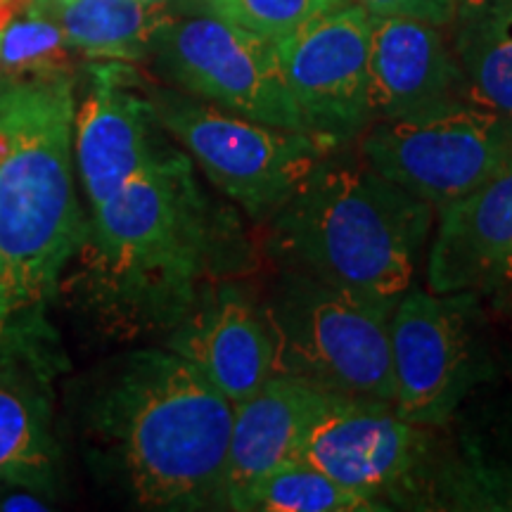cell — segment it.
I'll return each instance as SVG.
<instances>
[{
    "mask_svg": "<svg viewBox=\"0 0 512 512\" xmlns=\"http://www.w3.org/2000/svg\"><path fill=\"white\" fill-rule=\"evenodd\" d=\"M72 53L60 24L27 12L0 31V76L72 72Z\"/></svg>",
    "mask_w": 512,
    "mask_h": 512,
    "instance_id": "22",
    "label": "cell"
},
{
    "mask_svg": "<svg viewBox=\"0 0 512 512\" xmlns=\"http://www.w3.org/2000/svg\"><path fill=\"white\" fill-rule=\"evenodd\" d=\"M249 268L252 245L235 209L211 200L195 162L164 143L124 188L91 207L60 290L100 335L131 342L171 332L209 287Z\"/></svg>",
    "mask_w": 512,
    "mask_h": 512,
    "instance_id": "1",
    "label": "cell"
},
{
    "mask_svg": "<svg viewBox=\"0 0 512 512\" xmlns=\"http://www.w3.org/2000/svg\"><path fill=\"white\" fill-rule=\"evenodd\" d=\"M202 3L204 10L214 12L235 27L266 41H278L309 19L347 0H202Z\"/></svg>",
    "mask_w": 512,
    "mask_h": 512,
    "instance_id": "23",
    "label": "cell"
},
{
    "mask_svg": "<svg viewBox=\"0 0 512 512\" xmlns=\"http://www.w3.org/2000/svg\"><path fill=\"white\" fill-rule=\"evenodd\" d=\"M53 10V0H31V15H50Z\"/></svg>",
    "mask_w": 512,
    "mask_h": 512,
    "instance_id": "27",
    "label": "cell"
},
{
    "mask_svg": "<svg viewBox=\"0 0 512 512\" xmlns=\"http://www.w3.org/2000/svg\"><path fill=\"white\" fill-rule=\"evenodd\" d=\"M287 93L306 128L349 145L373 124L368 105L370 15L361 5H337L273 41Z\"/></svg>",
    "mask_w": 512,
    "mask_h": 512,
    "instance_id": "10",
    "label": "cell"
},
{
    "mask_svg": "<svg viewBox=\"0 0 512 512\" xmlns=\"http://www.w3.org/2000/svg\"><path fill=\"white\" fill-rule=\"evenodd\" d=\"M145 3H157V5H169V8H174L178 3H185V0H145Z\"/></svg>",
    "mask_w": 512,
    "mask_h": 512,
    "instance_id": "28",
    "label": "cell"
},
{
    "mask_svg": "<svg viewBox=\"0 0 512 512\" xmlns=\"http://www.w3.org/2000/svg\"><path fill=\"white\" fill-rule=\"evenodd\" d=\"M233 413L169 347L107 361L79 401L91 467L140 510H221Z\"/></svg>",
    "mask_w": 512,
    "mask_h": 512,
    "instance_id": "2",
    "label": "cell"
},
{
    "mask_svg": "<svg viewBox=\"0 0 512 512\" xmlns=\"http://www.w3.org/2000/svg\"><path fill=\"white\" fill-rule=\"evenodd\" d=\"M259 299L275 339V375L394 406L389 323L396 302L290 266H280L271 290Z\"/></svg>",
    "mask_w": 512,
    "mask_h": 512,
    "instance_id": "5",
    "label": "cell"
},
{
    "mask_svg": "<svg viewBox=\"0 0 512 512\" xmlns=\"http://www.w3.org/2000/svg\"><path fill=\"white\" fill-rule=\"evenodd\" d=\"M432 427L415 425L387 401L332 394L297 460L392 510L432 453Z\"/></svg>",
    "mask_w": 512,
    "mask_h": 512,
    "instance_id": "11",
    "label": "cell"
},
{
    "mask_svg": "<svg viewBox=\"0 0 512 512\" xmlns=\"http://www.w3.org/2000/svg\"><path fill=\"white\" fill-rule=\"evenodd\" d=\"M446 29L472 98L512 121V0H460Z\"/></svg>",
    "mask_w": 512,
    "mask_h": 512,
    "instance_id": "18",
    "label": "cell"
},
{
    "mask_svg": "<svg viewBox=\"0 0 512 512\" xmlns=\"http://www.w3.org/2000/svg\"><path fill=\"white\" fill-rule=\"evenodd\" d=\"M166 347L190 361L233 406L275 375V339L264 306L238 278L209 287L169 332Z\"/></svg>",
    "mask_w": 512,
    "mask_h": 512,
    "instance_id": "13",
    "label": "cell"
},
{
    "mask_svg": "<svg viewBox=\"0 0 512 512\" xmlns=\"http://www.w3.org/2000/svg\"><path fill=\"white\" fill-rule=\"evenodd\" d=\"M434 214L344 145L320 159L268 219V247L280 266L399 302L427 254Z\"/></svg>",
    "mask_w": 512,
    "mask_h": 512,
    "instance_id": "4",
    "label": "cell"
},
{
    "mask_svg": "<svg viewBox=\"0 0 512 512\" xmlns=\"http://www.w3.org/2000/svg\"><path fill=\"white\" fill-rule=\"evenodd\" d=\"M57 444L34 396L0 380V486L55 489Z\"/></svg>",
    "mask_w": 512,
    "mask_h": 512,
    "instance_id": "20",
    "label": "cell"
},
{
    "mask_svg": "<svg viewBox=\"0 0 512 512\" xmlns=\"http://www.w3.org/2000/svg\"><path fill=\"white\" fill-rule=\"evenodd\" d=\"M150 57L178 91L261 124L309 131L280 76L273 41L214 12L176 17Z\"/></svg>",
    "mask_w": 512,
    "mask_h": 512,
    "instance_id": "9",
    "label": "cell"
},
{
    "mask_svg": "<svg viewBox=\"0 0 512 512\" xmlns=\"http://www.w3.org/2000/svg\"><path fill=\"white\" fill-rule=\"evenodd\" d=\"M0 508L3 510H48V505H43V501L38 496L17 494V496L5 498Z\"/></svg>",
    "mask_w": 512,
    "mask_h": 512,
    "instance_id": "26",
    "label": "cell"
},
{
    "mask_svg": "<svg viewBox=\"0 0 512 512\" xmlns=\"http://www.w3.org/2000/svg\"><path fill=\"white\" fill-rule=\"evenodd\" d=\"M178 15L145 0H74L60 8L67 46L100 62H140Z\"/></svg>",
    "mask_w": 512,
    "mask_h": 512,
    "instance_id": "19",
    "label": "cell"
},
{
    "mask_svg": "<svg viewBox=\"0 0 512 512\" xmlns=\"http://www.w3.org/2000/svg\"><path fill=\"white\" fill-rule=\"evenodd\" d=\"M373 17H403L448 27L460 0H351Z\"/></svg>",
    "mask_w": 512,
    "mask_h": 512,
    "instance_id": "24",
    "label": "cell"
},
{
    "mask_svg": "<svg viewBox=\"0 0 512 512\" xmlns=\"http://www.w3.org/2000/svg\"><path fill=\"white\" fill-rule=\"evenodd\" d=\"M27 12H31V0H0V31Z\"/></svg>",
    "mask_w": 512,
    "mask_h": 512,
    "instance_id": "25",
    "label": "cell"
},
{
    "mask_svg": "<svg viewBox=\"0 0 512 512\" xmlns=\"http://www.w3.org/2000/svg\"><path fill=\"white\" fill-rule=\"evenodd\" d=\"M74 74L0 76V351L36 342L83 240Z\"/></svg>",
    "mask_w": 512,
    "mask_h": 512,
    "instance_id": "3",
    "label": "cell"
},
{
    "mask_svg": "<svg viewBox=\"0 0 512 512\" xmlns=\"http://www.w3.org/2000/svg\"><path fill=\"white\" fill-rule=\"evenodd\" d=\"M164 128L138 76L124 62L95 67L76 110L74 162L88 204L110 200L162 147Z\"/></svg>",
    "mask_w": 512,
    "mask_h": 512,
    "instance_id": "12",
    "label": "cell"
},
{
    "mask_svg": "<svg viewBox=\"0 0 512 512\" xmlns=\"http://www.w3.org/2000/svg\"><path fill=\"white\" fill-rule=\"evenodd\" d=\"M335 392L294 375H273L259 392L238 403L230 427L221 510L275 467L299 458L306 434Z\"/></svg>",
    "mask_w": 512,
    "mask_h": 512,
    "instance_id": "16",
    "label": "cell"
},
{
    "mask_svg": "<svg viewBox=\"0 0 512 512\" xmlns=\"http://www.w3.org/2000/svg\"><path fill=\"white\" fill-rule=\"evenodd\" d=\"M164 133L247 219L268 221L328 152V138L261 124L195 95L143 83Z\"/></svg>",
    "mask_w": 512,
    "mask_h": 512,
    "instance_id": "6",
    "label": "cell"
},
{
    "mask_svg": "<svg viewBox=\"0 0 512 512\" xmlns=\"http://www.w3.org/2000/svg\"><path fill=\"white\" fill-rule=\"evenodd\" d=\"M394 408L415 425L446 427L494 373L475 294L411 285L389 323Z\"/></svg>",
    "mask_w": 512,
    "mask_h": 512,
    "instance_id": "7",
    "label": "cell"
},
{
    "mask_svg": "<svg viewBox=\"0 0 512 512\" xmlns=\"http://www.w3.org/2000/svg\"><path fill=\"white\" fill-rule=\"evenodd\" d=\"M437 216L427 245V290L479 299L512 294V162Z\"/></svg>",
    "mask_w": 512,
    "mask_h": 512,
    "instance_id": "14",
    "label": "cell"
},
{
    "mask_svg": "<svg viewBox=\"0 0 512 512\" xmlns=\"http://www.w3.org/2000/svg\"><path fill=\"white\" fill-rule=\"evenodd\" d=\"M434 24L370 15L368 105L373 121L406 119L475 100L451 43Z\"/></svg>",
    "mask_w": 512,
    "mask_h": 512,
    "instance_id": "15",
    "label": "cell"
},
{
    "mask_svg": "<svg viewBox=\"0 0 512 512\" xmlns=\"http://www.w3.org/2000/svg\"><path fill=\"white\" fill-rule=\"evenodd\" d=\"M396 508L512 512V420L472 425L446 444L437 437Z\"/></svg>",
    "mask_w": 512,
    "mask_h": 512,
    "instance_id": "17",
    "label": "cell"
},
{
    "mask_svg": "<svg viewBox=\"0 0 512 512\" xmlns=\"http://www.w3.org/2000/svg\"><path fill=\"white\" fill-rule=\"evenodd\" d=\"M238 512H375L380 505L311 467L304 460L275 467L235 498Z\"/></svg>",
    "mask_w": 512,
    "mask_h": 512,
    "instance_id": "21",
    "label": "cell"
},
{
    "mask_svg": "<svg viewBox=\"0 0 512 512\" xmlns=\"http://www.w3.org/2000/svg\"><path fill=\"white\" fill-rule=\"evenodd\" d=\"M358 155L434 211L460 200L512 162V121L458 100L406 119L375 121Z\"/></svg>",
    "mask_w": 512,
    "mask_h": 512,
    "instance_id": "8",
    "label": "cell"
},
{
    "mask_svg": "<svg viewBox=\"0 0 512 512\" xmlns=\"http://www.w3.org/2000/svg\"><path fill=\"white\" fill-rule=\"evenodd\" d=\"M69 3H74V0H53V8L57 12V10L64 8V5H69Z\"/></svg>",
    "mask_w": 512,
    "mask_h": 512,
    "instance_id": "29",
    "label": "cell"
}]
</instances>
